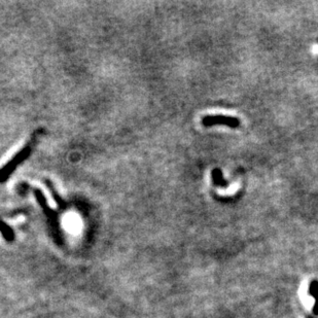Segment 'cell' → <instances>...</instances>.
Masks as SVG:
<instances>
[{
  "mask_svg": "<svg viewBox=\"0 0 318 318\" xmlns=\"http://www.w3.org/2000/svg\"><path fill=\"white\" fill-rule=\"evenodd\" d=\"M44 183H45L46 187L49 188L50 193H51V195H52L54 201L56 202L57 206H59V207H64V201H63V199H62V198L60 197V195L58 194L57 189L55 188L53 182H52L50 179H45V180H44Z\"/></svg>",
  "mask_w": 318,
  "mask_h": 318,
  "instance_id": "cell-3",
  "label": "cell"
},
{
  "mask_svg": "<svg viewBox=\"0 0 318 318\" xmlns=\"http://www.w3.org/2000/svg\"><path fill=\"white\" fill-rule=\"evenodd\" d=\"M203 124L206 126L209 125H227L230 127H237L239 125V121L235 118L226 117V116H217V117H206L203 119Z\"/></svg>",
  "mask_w": 318,
  "mask_h": 318,
  "instance_id": "cell-2",
  "label": "cell"
},
{
  "mask_svg": "<svg viewBox=\"0 0 318 318\" xmlns=\"http://www.w3.org/2000/svg\"><path fill=\"white\" fill-rule=\"evenodd\" d=\"M39 134H40L39 130L35 131L27 145L21 151H19L17 154H15L3 167L0 168V182L6 181L11 176L13 171L17 169L22 163H24L29 158V156L32 154Z\"/></svg>",
  "mask_w": 318,
  "mask_h": 318,
  "instance_id": "cell-1",
  "label": "cell"
},
{
  "mask_svg": "<svg viewBox=\"0 0 318 318\" xmlns=\"http://www.w3.org/2000/svg\"><path fill=\"white\" fill-rule=\"evenodd\" d=\"M310 292L312 295L315 296L316 298V306L314 307L313 311L315 314H318V283L317 282H313L310 286Z\"/></svg>",
  "mask_w": 318,
  "mask_h": 318,
  "instance_id": "cell-4",
  "label": "cell"
},
{
  "mask_svg": "<svg viewBox=\"0 0 318 318\" xmlns=\"http://www.w3.org/2000/svg\"><path fill=\"white\" fill-rule=\"evenodd\" d=\"M0 230H1V232H2V234L3 235H5V236H7V237H9V236H11V232H10V229L8 228V227H6L2 221H0Z\"/></svg>",
  "mask_w": 318,
  "mask_h": 318,
  "instance_id": "cell-5",
  "label": "cell"
}]
</instances>
